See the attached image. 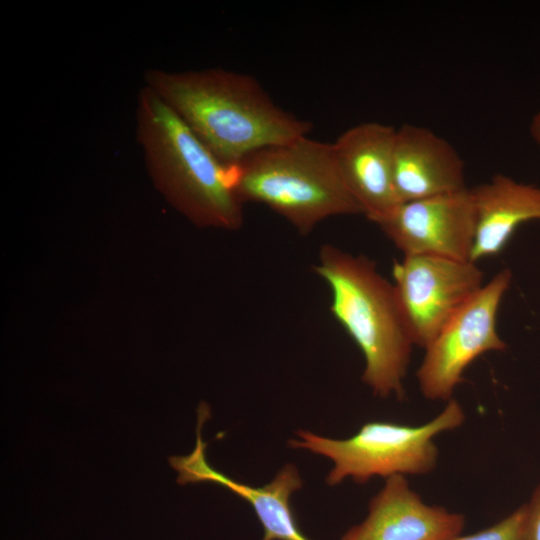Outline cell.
<instances>
[{"instance_id": "cell-4", "label": "cell", "mask_w": 540, "mask_h": 540, "mask_svg": "<svg viewBox=\"0 0 540 540\" xmlns=\"http://www.w3.org/2000/svg\"><path fill=\"white\" fill-rule=\"evenodd\" d=\"M230 169L242 203L267 206L302 235L329 217L363 214L343 179L332 143L301 136L257 150Z\"/></svg>"}, {"instance_id": "cell-8", "label": "cell", "mask_w": 540, "mask_h": 540, "mask_svg": "<svg viewBox=\"0 0 540 540\" xmlns=\"http://www.w3.org/2000/svg\"><path fill=\"white\" fill-rule=\"evenodd\" d=\"M375 224L404 255L470 260L476 226L471 188L400 203Z\"/></svg>"}, {"instance_id": "cell-5", "label": "cell", "mask_w": 540, "mask_h": 540, "mask_svg": "<svg viewBox=\"0 0 540 540\" xmlns=\"http://www.w3.org/2000/svg\"><path fill=\"white\" fill-rule=\"evenodd\" d=\"M464 421L462 405L452 398L440 413L420 425L371 421L344 439L299 430L289 445L328 458L333 463L326 478L330 486L346 479L365 483L373 477L424 475L438 462L435 438L459 428Z\"/></svg>"}, {"instance_id": "cell-12", "label": "cell", "mask_w": 540, "mask_h": 540, "mask_svg": "<svg viewBox=\"0 0 540 540\" xmlns=\"http://www.w3.org/2000/svg\"><path fill=\"white\" fill-rule=\"evenodd\" d=\"M393 171L400 203L468 188L464 161L457 150L431 129L416 124L396 128Z\"/></svg>"}, {"instance_id": "cell-13", "label": "cell", "mask_w": 540, "mask_h": 540, "mask_svg": "<svg viewBox=\"0 0 540 540\" xmlns=\"http://www.w3.org/2000/svg\"><path fill=\"white\" fill-rule=\"evenodd\" d=\"M476 215L470 260L500 254L524 223L540 221V186L496 174L471 188Z\"/></svg>"}, {"instance_id": "cell-11", "label": "cell", "mask_w": 540, "mask_h": 540, "mask_svg": "<svg viewBox=\"0 0 540 540\" xmlns=\"http://www.w3.org/2000/svg\"><path fill=\"white\" fill-rule=\"evenodd\" d=\"M464 527L463 514L427 504L405 476L396 475L385 479L365 519L341 540H451Z\"/></svg>"}, {"instance_id": "cell-3", "label": "cell", "mask_w": 540, "mask_h": 540, "mask_svg": "<svg viewBox=\"0 0 540 540\" xmlns=\"http://www.w3.org/2000/svg\"><path fill=\"white\" fill-rule=\"evenodd\" d=\"M315 272L331 292V312L364 357L362 381L381 398L405 395L414 346L393 283L374 261L324 244Z\"/></svg>"}, {"instance_id": "cell-16", "label": "cell", "mask_w": 540, "mask_h": 540, "mask_svg": "<svg viewBox=\"0 0 540 540\" xmlns=\"http://www.w3.org/2000/svg\"><path fill=\"white\" fill-rule=\"evenodd\" d=\"M529 132L532 139L540 146V108L531 119Z\"/></svg>"}, {"instance_id": "cell-2", "label": "cell", "mask_w": 540, "mask_h": 540, "mask_svg": "<svg viewBox=\"0 0 540 540\" xmlns=\"http://www.w3.org/2000/svg\"><path fill=\"white\" fill-rule=\"evenodd\" d=\"M136 135L152 181L176 210L201 227L242 226L243 203L230 167L146 85L138 94Z\"/></svg>"}, {"instance_id": "cell-15", "label": "cell", "mask_w": 540, "mask_h": 540, "mask_svg": "<svg viewBox=\"0 0 540 540\" xmlns=\"http://www.w3.org/2000/svg\"><path fill=\"white\" fill-rule=\"evenodd\" d=\"M523 508L525 540H540V483Z\"/></svg>"}, {"instance_id": "cell-1", "label": "cell", "mask_w": 540, "mask_h": 540, "mask_svg": "<svg viewBox=\"0 0 540 540\" xmlns=\"http://www.w3.org/2000/svg\"><path fill=\"white\" fill-rule=\"evenodd\" d=\"M144 80L227 167L262 148L308 135L312 128L276 105L247 74L222 68L149 69Z\"/></svg>"}, {"instance_id": "cell-14", "label": "cell", "mask_w": 540, "mask_h": 540, "mask_svg": "<svg viewBox=\"0 0 540 540\" xmlns=\"http://www.w3.org/2000/svg\"><path fill=\"white\" fill-rule=\"evenodd\" d=\"M451 540H525L523 505L497 523L473 534Z\"/></svg>"}, {"instance_id": "cell-6", "label": "cell", "mask_w": 540, "mask_h": 540, "mask_svg": "<svg viewBox=\"0 0 540 540\" xmlns=\"http://www.w3.org/2000/svg\"><path fill=\"white\" fill-rule=\"evenodd\" d=\"M512 281L508 268L500 270L453 315L433 341L417 370L422 395L449 401L467 367L479 356L507 347L497 330L500 304Z\"/></svg>"}, {"instance_id": "cell-7", "label": "cell", "mask_w": 540, "mask_h": 540, "mask_svg": "<svg viewBox=\"0 0 540 540\" xmlns=\"http://www.w3.org/2000/svg\"><path fill=\"white\" fill-rule=\"evenodd\" d=\"M392 275L411 340L423 349L483 286L484 279L475 262L430 255H404L393 263Z\"/></svg>"}, {"instance_id": "cell-10", "label": "cell", "mask_w": 540, "mask_h": 540, "mask_svg": "<svg viewBox=\"0 0 540 540\" xmlns=\"http://www.w3.org/2000/svg\"><path fill=\"white\" fill-rule=\"evenodd\" d=\"M395 134L393 126L364 122L347 129L332 143L349 191L373 223L400 204L394 185Z\"/></svg>"}, {"instance_id": "cell-9", "label": "cell", "mask_w": 540, "mask_h": 540, "mask_svg": "<svg viewBox=\"0 0 540 540\" xmlns=\"http://www.w3.org/2000/svg\"><path fill=\"white\" fill-rule=\"evenodd\" d=\"M210 411L205 403L198 409L197 442L186 456H171L170 465L178 472L179 484L214 482L231 490L251 505L264 530L262 540H310L299 529L290 498L302 487V479L293 464L284 465L275 477L263 486L236 481L214 469L206 460V442L201 428Z\"/></svg>"}]
</instances>
